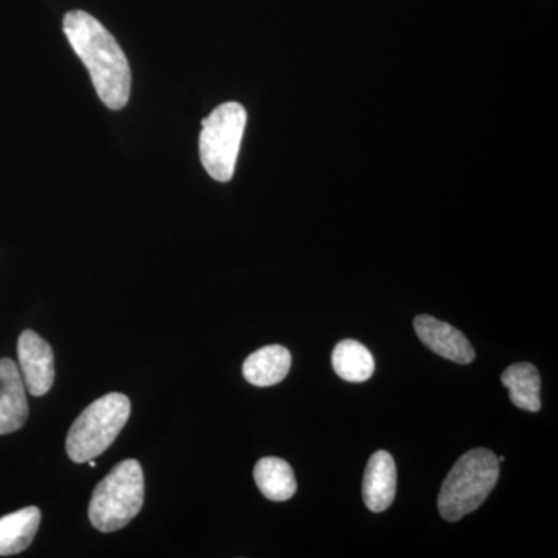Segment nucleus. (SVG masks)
<instances>
[{"instance_id": "1", "label": "nucleus", "mask_w": 558, "mask_h": 558, "mask_svg": "<svg viewBox=\"0 0 558 558\" xmlns=\"http://www.w3.org/2000/svg\"><path fill=\"white\" fill-rule=\"evenodd\" d=\"M64 33L70 46L89 70L100 100L109 109L120 110L131 97V68L120 44L100 21L86 11H69Z\"/></svg>"}, {"instance_id": "2", "label": "nucleus", "mask_w": 558, "mask_h": 558, "mask_svg": "<svg viewBox=\"0 0 558 558\" xmlns=\"http://www.w3.org/2000/svg\"><path fill=\"white\" fill-rule=\"evenodd\" d=\"M499 478L494 451L473 449L462 454L440 487L438 508L447 521H458L483 506Z\"/></svg>"}, {"instance_id": "3", "label": "nucleus", "mask_w": 558, "mask_h": 558, "mask_svg": "<svg viewBox=\"0 0 558 558\" xmlns=\"http://www.w3.org/2000/svg\"><path fill=\"white\" fill-rule=\"evenodd\" d=\"M145 502V476L135 459L116 465L95 487L89 502V520L100 532H116L138 515Z\"/></svg>"}, {"instance_id": "4", "label": "nucleus", "mask_w": 558, "mask_h": 558, "mask_svg": "<svg viewBox=\"0 0 558 558\" xmlns=\"http://www.w3.org/2000/svg\"><path fill=\"white\" fill-rule=\"evenodd\" d=\"M131 416V400L121 392H110L92 402L73 422L65 450L76 464L101 457L119 438Z\"/></svg>"}, {"instance_id": "5", "label": "nucleus", "mask_w": 558, "mask_h": 558, "mask_svg": "<svg viewBox=\"0 0 558 558\" xmlns=\"http://www.w3.org/2000/svg\"><path fill=\"white\" fill-rule=\"evenodd\" d=\"M247 112L236 101L223 102L202 121L201 161L209 178L230 182L236 170Z\"/></svg>"}, {"instance_id": "6", "label": "nucleus", "mask_w": 558, "mask_h": 558, "mask_svg": "<svg viewBox=\"0 0 558 558\" xmlns=\"http://www.w3.org/2000/svg\"><path fill=\"white\" fill-rule=\"evenodd\" d=\"M17 357L27 391L36 398L46 396L54 381L53 349L43 337L27 329L17 341Z\"/></svg>"}, {"instance_id": "7", "label": "nucleus", "mask_w": 558, "mask_h": 558, "mask_svg": "<svg viewBox=\"0 0 558 558\" xmlns=\"http://www.w3.org/2000/svg\"><path fill=\"white\" fill-rule=\"evenodd\" d=\"M414 330L422 343L440 357L449 359L459 365H469L475 360V349L465 339L464 333L449 323L429 315H418L414 318Z\"/></svg>"}, {"instance_id": "8", "label": "nucleus", "mask_w": 558, "mask_h": 558, "mask_svg": "<svg viewBox=\"0 0 558 558\" xmlns=\"http://www.w3.org/2000/svg\"><path fill=\"white\" fill-rule=\"evenodd\" d=\"M27 388L11 359L0 360V435H10L27 422Z\"/></svg>"}, {"instance_id": "9", "label": "nucleus", "mask_w": 558, "mask_h": 558, "mask_svg": "<svg viewBox=\"0 0 558 558\" xmlns=\"http://www.w3.org/2000/svg\"><path fill=\"white\" fill-rule=\"evenodd\" d=\"M398 487V470L388 451L379 450L371 457L363 478V499L373 512H384L392 505Z\"/></svg>"}, {"instance_id": "10", "label": "nucleus", "mask_w": 558, "mask_h": 558, "mask_svg": "<svg viewBox=\"0 0 558 558\" xmlns=\"http://www.w3.org/2000/svg\"><path fill=\"white\" fill-rule=\"evenodd\" d=\"M292 366L289 349L281 344H270L250 354L242 366V374L248 384L266 388L281 384Z\"/></svg>"}, {"instance_id": "11", "label": "nucleus", "mask_w": 558, "mask_h": 558, "mask_svg": "<svg viewBox=\"0 0 558 558\" xmlns=\"http://www.w3.org/2000/svg\"><path fill=\"white\" fill-rule=\"evenodd\" d=\"M40 524V510L28 506L0 519V556L24 553L32 545Z\"/></svg>"}, {"instance_id": "12", "label": "nucleus", "mask_w": 558, "mask_h": 558, "mask_svg": "<svg viewBox=\"0 0 558 558\" xmlns=\"http://www.w3.org/2000/svg\"><path fill=\"white\" fill-rule=\"evenodd\" d=\"M260 494L275 502L288 501L296 494L295 473L281 458H263L253 470Z\"/></svg>"}, {"instance_id": "13", "label": "nucleus", "mask_w": 558, "mask_h": 558, "mask_svg": "<svg viewBox=\"0 0 558 558\" xmlns=\"http://www.w3.org/2000/svg\"><path fill=\"white\" fill-rule=\"evenodd\" d=\"M502 385L509 389V398L513 405L521 410L537 413L542 410L539 389L542 380L539 374L532 363H515L502 373Z\"/></svg>"}, {"instance_id": "14", "label": "nucleus", "mask_w": 558, "mask_h": 558, "mask_svg": "<svg viewBox=\"0 0 558 558\" xmlns=\"http://www.w3.org/2000/svg\"><path fill=\"white\" fill-rule=\"evenodd\" d=\"M332 366L337 376L347 381H366L376 369L373 354L355 340H343L332 352Z\"/></svg>"}]
</instances>
